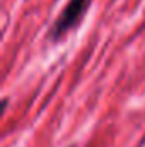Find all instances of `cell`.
<instances>
[{"mask_svg": "<svg viewBox=\"0 0 145 147\" xmlns=\"http://www.w3.org/2000/svg\"><path fill=\"white\" fill-rule=\"evenodd\" d=\"M70 147H73V146H70Z\"/></svg>", "mask_w": 145, "mask_h": 147, "instance_id": "cell-2", "label": "cell"}, {"mask_svg": "<svg viewBox=\"0 0 145 147\" xmlns=\"http://www.w3.org/2000/svg\"><path fill=\"white\" fill-rule=\"evenodd\" d=\"M89 5H91V0H70L67 3V7L62 10V14L56 19V22L53 24L51 38L58 39V38L63 36L65 33H68L72 28H75L80 22L82 16L87 12Z\"/></svg>", "mask_w": 145, "mask_h": 147, "instance_id": "cell-1", "label": "cell"}]
</instances>
